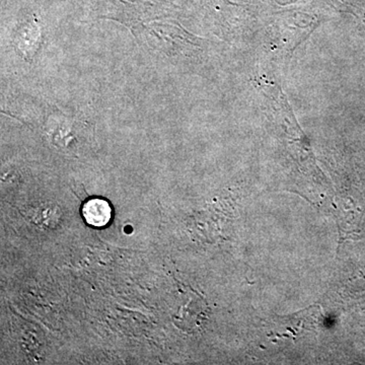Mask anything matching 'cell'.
Returning a JSON list of instances; mask_svg holds the SVG:
<instances>
[{"label":"cell","mask_w":365,"mask_h":365,"mask_svg":"<svg viewBox=\"0 0 365 365\" xmlns=\"http://www.w3.org/2000/svg\"><path fill=\"white\" fill-rule=\"evenodd\" d=\"M83 215L91 227H104L112 220V208L104 199H91L83 205Z\"/></svg>","instance_id":"cell-1"}]
</instances>
